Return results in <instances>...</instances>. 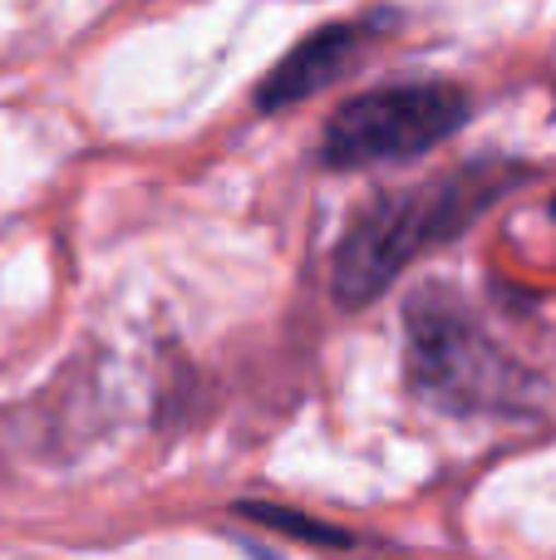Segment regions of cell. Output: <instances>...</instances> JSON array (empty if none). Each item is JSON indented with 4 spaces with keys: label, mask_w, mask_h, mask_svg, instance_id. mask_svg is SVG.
Listing matches in <instances>:
<instances>
[{
    "label": "cell",
    "mask_w": 556,
    "mask_h": 560,
    "mask_svg": "<svg viewBox=\"0 0 556 560\" xmlns=\"http://www.w3.org/2000/svg\"><path fill=\"white\" fill-rule=\"evenodd\" d=\"M409 384L443 413H493L522 408V369L488 339L453 290L433 285L409 295L404 315Z\"/></svg>",
    "instance_id": "cell-2"
},
{
    "label": "cell",
    "mask_w": 556,
    "mask_h": 560,
    "mask_svg": "<svg viewBox=\"0 0 556 560\" xmlns=\"http://www.w3.org/2000/svg\"><path fill=\"white\" fill-rule=\"evenodd\" d=\"M242 516H246V522H262V526H271V532L296 536V541H311V546H350V536H345V532H335V526H325V522H311V516L291 512V506L246 502V506H242Z\"/></svg>",
    "instance_id": "cell-5"
},
{
    "label": "cell",
    "mask_w": 556,
    "mask_h": 560,
    "mask_svg": "<svg viewBox=\"0 0 556 560\" xmlns=\"http://www.w3.org/2000/svg\"><path fill=\"white\" fill-rule=\"evenodd\" d=\"M508 183L512 173L468 163L449 177H429V183L374 197L335 252V300L350 310L380 300L399 280V271H409L429 246L459 236Z\"/></svg>",
    "instance_id": "cell-1"
},
{
    "label": "cell",
    "mask_w": 556,
    "mask_h": 560,
    "mask_svg": "<svg viewBox=\"0 0 556 560\" xmlns=\"http://www.w3.org/2000/svg\"><path fill=\"white\" fill-rule=\"evenodd\" d=\"M463 118H468V94H459L453 84H390L350 98L331 118L321 158L335 173L399 163V158H419L443 138H453Z\"/></svg>",
    "instance_id": "cell-3"
},
{
    "label": "cell",
    "mask_w": 556,
    "mask_h": 560,
    "mask_svg": "<svg viewBox=\"0 0 556 560\" xmlns=\"http://www.w3.org/2000/svg\"><path fill=\"white\" fill-rule=\"evenodd\" d=\"M360 49V30L355 25H325L315 35H305L271 74L262 79V108H286V104H301L311 98L315 89H325L331 79L345 74V65L355 59Z\"/></svg>",
    "instance_id": "cell-4"
}]
</instances>
